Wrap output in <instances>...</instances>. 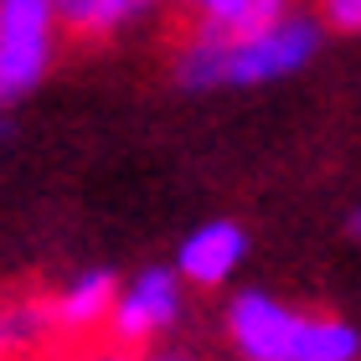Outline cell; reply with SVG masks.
Here are the masks:
<instances>
[{
    "label": "cell",
    "instance_id": "1",
    "mask_svg": "<svg viewBox=\"0 0 361 361\" xmlns=\"http://www.w3.org/2000/svg\"><path fill=\"white\" fill-rule=\"evenodd\" d=\"M325 42V31L315 16H284L264 31L248 37H212L196 31L186 42V52L176 57V83L186 93H217V88H264L279 78H294L310 68Z\"/></svg>",
    "mask_w": 361,
    "mask_h": 361
},
{
    "label": "cell",
    "instance_id": "2",
    "mask_svg": "<svg viewBox=\"0 0 361 361\" xmlns=\"http://www.w3.org/2000/svg\"><path fill=\"white\" fill-rule=\"evenodd\" d=\"M227 336L243 361H361V331L336 315H305L264 289L227 305Z\"/></svg>",
    "mask_w": 361,
    "mask_h": 361
},
{
    "label": "cell",
    "instance_id": "3",
    "mask_svg": "<svg viewBox=\"0 0 361 361\" xmlns=\"http://www.w3.org/2000/svg\"><path fill=\"white\" fill-rule=\"evenodd\" d=\"M57 57L52 0H0V104L37 93Z\"/></svg>",
    "mask_w": 361,
    "mask_h": 361
},
{
    "label": "cell",
    "instance_id": "4",
    "mask_svg": "<svg viewBox=\"0 0 361 361\" xmlns=\"http://www.w3.org/2000/svg\"><path fill=\"white\" fill-rule=\"evenodd\" d=\"M186 284L176 279L171 264H150L140 269L135 279H124L119 294H114V310H109V331L124 341V346H140V341H155L180 325L186 315Z\"/></svg>",
    "mask_w": 361,
    "mask_h": 361
},
{
    "label": "cell",
    "instance_id": "5",
    "mask_svg": "<svg viewBox=\"0 0 361 361\" xmlns=\"http://www.w3.org/2000/svg\"><path fill=\"white\" fill-rule=\"evenodd\" d=\"M243 258H248V233H243L238 222H202V227H191L186 238H180V248H176V279L180 284H196V289H217L227 284L238 269H243Z\"/></svg>",
    "mask_w": 361,
    "mask_h": 361
},
{
    "label": "cell",
    "instance_id": "6",
    "mask_svg": "<svg viewBox=\"0 0 361 361\" xmlns=\"http://www.w3.org/2000/svg\"><path fill=\"white\" fill-rule=\"evenodd\" d=\"M114 294H119V274L114 269H83L78 279L62 284V294L52 300V320L62 331H93L109 320Z\"/></svg>",
    "mask_w": 361,
    "mask_h": 361
},
{
    "label": "cell",
    "instance_id": "7",
    "mask_svg": "<svg viewBox=\"0 0 361 361\" xmlns=\"http://www.w3.org/2000/svg\"><path fill=\"white\" fill-rule=\"evenodd\" d=\"M160 6V0H52L57 26L78 31V37H109V31H124L145 21Z\"/></svg>",
    "mask_w": 361,
    "mask_h": 361
},
{
    "label": "cell",
    "instance_id": "8",
    "mask_svg": "<svg viewBox=\"0 0 361 361\" xmlns=\"http://www.w3.org/2000/svg\"><path fill=\"white\" fill-rule=\"evenodd\" d=\"M52 305H37V300H16V305H0V356L11 351H26L52 331Z\"/></svg>",
    "mask_w": 361,
    "mask_h": 361
},
{
    "label": "cell",
    "instance_id": "9",
    "mask_svg": "<svg viewBox=\"0 0 361 361\" xmlns=\"http://www.w3.org/2000/svg\"><path fill=\"white\" fill-rule=\"evenodd\" d=\"M186 6L202 16V31H227L243 16V6H248V0H186Z\"/></svg>",
    "mask_w": 361,
    "mask_h": 361
},
{
    "label": "cell",
    "instance_id": "10",
    "mask_svg": "<svg viewBox=\"0 0 361 361\" xmlns=\"http://www.w3.org/2000/svg\"><path fill=\"white\" fill-rule=\"evenodd\" d=\"M325 21L336 31H361V0H325Z\"/></svg>",
    "mask_w": 361,
    "mask_h": 361
},
{
    "label": "cell",
    "instance_id": "11",
    "mask_svg": "<svg viewBox=\"0 0 361 361\" xmlns=\"http://www.w3.org/2000/svg\"><path fill=\"white\" fill-rule=\"evenodd\" d=\"M88 361H186L171 351H109V356H88Z\"/></svg>",
    "mask_w": 361,
    "mask_h": 361
},
{
    "label": "cell",
    "instance_id": "12",
    "mask_svg": "<svg viewBox=\"0 0 361 361\" xmlns=\"http://www.w3.org/2000/svg\"><path fill=\"white\" fill-rule=\"evenodd\" d=\"M346 233H351V238L361 243V207H356V212H351V217H346Z\"/></svg>",
    "mask_w": 361,
    "mask_h": 361
},
{
    "label": "cell",
    "instance_id": "13",
    "mask_svg": "<svg viewBox=\"0 0 361 361\" xmlns=\"http://www.w3.org/2000/svg\"><path fill=\"white\" fill-rule=\"evenodd\" d=\"M6 140H11V119L0 114V145H6Z\"/></svg>",
    "mask_w": 361,
    "mask_h": 361
}]
</instances>
